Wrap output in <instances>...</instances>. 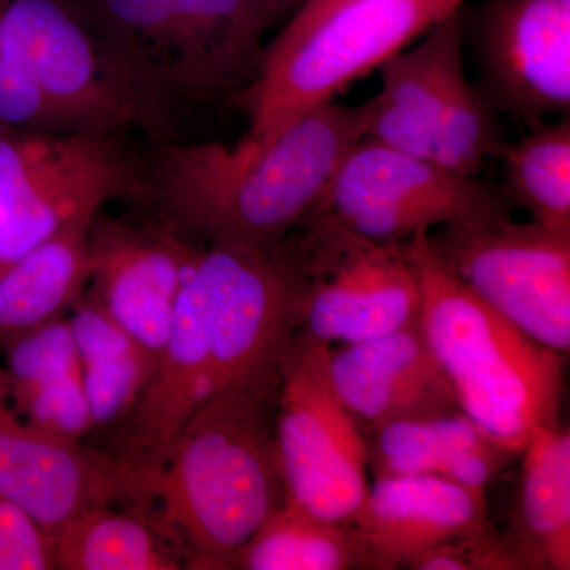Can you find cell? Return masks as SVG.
Instances as JSON below:
<instances>
[{"mask_svg": "<svg viewBox=\"0 0 570 570\" xmlns=\"http://www.w3.org/2000/svg\"><path fill=\"white\" fill-rule=\"evenodd\" d=\"M88 291L119 325L154 355L159 354L198 247L164 224L94 217Z\"/></svg>", "mask_w": 570, "mask_h": 570, "instance_id": "obj_16", "label": "cell"}, {"mask_svg": "<svg viewBox=\"0 0 570 570\" xmlns=\"http://www.w3.org/2000/svg\"><path fill=\"white\" fill-rule=\"evenodd\" d=\"M356 2L360 0H305L276 39L266 45L265 59L279 58L291 51L340 11Z\"/></svg>", "mask_w": 570, "mask_h": 570, "instance_id": "obj_31", "label": "cell"}, {"mask_svg": "<svg viewBox=\"0 0 570 570\" xmlns=\"http://www.w3.org/2000/svg\"><path fill=\"white\" fill-rule=\"evenodd\" d=\"M478 88L530 127L570 111V0H485L469 24Z\"/></svg>", "mask_w": 570, "mask_h": 570, "instance_id": "obj_14", "label": "cell"}, {"mask_svg": "<svg viewBox=\"0 0 570 570\" xmlns=\"http://www.w3.org/2000/svg\"><path fill=\"white\" fill-rule=\"evenodd\" d=\"M348 524L365 543L374 570H392L491 523L487 493L438 475H401L374 479Z\"/></svg>", "mask_w": 570, "mask_h": 570, "instance_id": "obj_19", "label": "cell"}, {"mask_svg": "<svg viewBox=\"0 0 570 570\" xmlns=\"http://www.w3.org/2000/svg\"><path fill=\"white\" fill-rule=\"evenodd\" d=\"M412 570H527L505 535L493 527L445 540L404 562Z\"/></svg>", "mask_w": 570, "mask_h": 570, "instance_id": "obj_28", "label": "cell"}, {"mask_svg": "<svg viewBox=\"0 0 570 570\" xmlns=\"http://www.w3.org/2000/svg\"><path fill=\"white\" fill-rule=\"evenodd\" d=\"M295 264L294 336L347 344L420 316L417 279L401 245L374 242L314 206L287 235Z\"/></svg>", "mask_w": 570, "mask_h": 570, "instance_id": "obj_7", "label": "cell"}, {"mask_svg": "<svg viewBox=\"0 0 570 570\" xmlns=\"http://www.w3.org/2000/svg\"><path fill=\"white\" fill-rule=\"evenodd\" d=\"M422 298L428 341L461 412L521 456L540 426H560L566 355L480 299L434 253L428 232L400 243Z\"/></svg>", "mask_w": 570, "mask_h": 570, "instance_id": "obj_3", "label": "cell"}, {"mask_svg": "<svg viewBox=\"0 0 570 570\" xmlns=\"http://www.w3.org/2000/svg\"><path fill=\"white\" fill-rule=\"evenodd\" d=\"M356 234L400 245L444 225L510 219L504 190L362 138L337 165L316 205Z\"/></svg>", "mask_w": 570, "mask_h": 570, "instance_id": "obj_9", "label": "cell"}, {"mask_svg": "<svg viewBox=\"0 0 570 570\" xmlns=\"http://www.w3.org/2000/svg\"><path fill=\"white\" fill-rule=\"evenodd\" d=\"M502 159L504 193L523 206L532 220L570 230V118L530 127L521 140L505 142Z\"/></svg>", "mask_w": 570, "mask_h": 570, "instance_id": "obj_27", "label": "cell"}, {"mask_svg": "<svg viewBox=\"0 0 570 570\" xmlns=\"http://www.w3.org/2000/svg\"><path fill=\"white\" fill-rule=\"evenodd\" d=\"M52 540L58 570L189 569L183 547L154 505L89 510Z\"/></svg>", "mask_w": 570, "mask_h": 570, "instance_id": "obj_24", "label": "cell"}, {"mask_svg": "<svg viewBox=\"0 0 570 570\" xmlns=\"http://www.w3.org/2000/svg\"><path fill=\"white\" fill-rule=\"evenodd\" d=\"M284 352L206 397L146 478L189 569L230 570L287 499L276 442Z\"/></svg>", "mask_w": 570, "mask_h": 570, "instance_id": "obj_2", "label": "cell"}, {"mask_svg": "<svg viewBox=\"0 0 570 570\" xmlns=\"http://www.w3.org/2000/svg\"><path fill=\"white\" fill-rule=\"evenodd\" d=\"M0 348L11 404L26 422L69 441L91 436V407L67 314L11 337Z\"/></svg>", "mask_w": 570, "mask_h": 570, "instance_id": "obj_21", "label": "cell"}, {"mask_svg": "<svg viewBox=\"0 0 570 570\" xmlns=\"http://www.w3.org/2000/svg\"><path fill=\"white\" fill-rule=\"evenodd\" d=\"M374 569L365 543L348 521L314 515L285 499L250 535L230 570Z\"/></svg>", "mask_w": 570, "mask_h": 570, "instance_id": "obj_26", "label": "cell"}, {"mask_svg": "<svg viewBox=\"0 0 570 570\" xmlns=\"http://www.w3.org/2000/svg\"><path fill=\"white\" fill-rule=\"evenodd\" d=\"M362 428V426H360ZM374 479L438 475L487 493L517 459L464 412L362 428Z\"/></svg>", "mask_w": 570, "mask_h": 570, "instance_id": "obj_20", "label": "cell"}, {"mask_svg": "<svg viewBox=\"0 0 570 570\" xmlns=\"http://www.w3.org/2000/svg\"><path fill=\"white\" fill-rule=\"evenodd\" d=\"M208 307L209 395L285 351L294 336L295 264L275 246L208 243L198 250Z\"/></svg>", "mask_w": 570, "mask_h": 570, "instance_id": "obj_13", "label": "cell"}, {"mask_svg": "<svg viewBox=\"0 0 570 570\" xmlns=\"http://www.w3.org/2000/svg\"><path fill=\"white\" fill-rule=\"evenodd\" d=\"M453 275L528 335L570 348V230L510 219L444 225L428 232Z\"/></svg>", "mask_w": 570, "mask_h": 570, "instance_id": "obj_11", "label": "cell"}, {"mask_svg": "<svg viewBox=\"0 0 570 570\" xmlns=\"http://www.w3.org/2000/svg\"><path fill=\"white\" fill-rule=\"evenodd\" d=\"M0 45L70 129L137 127L167 141L174 112L142 91L67 0H0Z\"/></svg>", "mask_w": 570, "mask_h": 570, "instance_id": "obj_6", "label": "cell"}, {"mask_svg": "<svg viewBox=\"0 0 570 570\" xmlns=\"http://www.w3.org/2000/svg\"><path fill=\"white\" fill-rule=\"evenodd\" d=\"M326 344L292 336L281 362L276 442L288 501L348 521L365 501L362 428L333 389Z\"/></svg>", "mask_w": 570, "mask_h": 570, "instance_id": "obj_10", "label": "cell"}, {"mask_svg": "<svg viewBox=\"0 0 570 570\" xmlns=\"http://www.w3.org/2000/svg\"><path fill=\"white\" fill-rule=\"evenodd\" d=\"M197 255L184 276L151 377L126 419L110 431L105 449L141 469L146 478L163 466L176 438L209 396L208 307Z\"/></svg>", "mask_w": 570, "mask_h": 570, "instance_id": "obj_17", "label": "cell"}, {"mask_svg": "<svg viewBox=\"0 0 570 570\" xmlns=\"http://www.w3.org/2000/svg\"><path fill=\"white\" fill-rule=\"evenodd\" d=\"M464 0H360L279 58L265 59L257 80L232 96L249 118L247 135L269 138L318 104L335 100L411 41L425 36Z\"/></svg>", "mask_w": 570, "mask_h": 570, "instance_id": "obj_8", "label": "cell"}, {"mask_svg": "<svg viewBox=\"0 0 570 570\" xmlns=\"http://www.w3.org/2000/svg\"><path fill=\"white\" fill-rule=\"evenodd\" d=\"M326 367L362 428L461 411L420 316L385 335L326 347Z\"/></svg>", "mask_w": 570, "mask_h": 570, "instance_id": "obj_18", "label": "cell"}, {"mask_svg": "<svg viewBox=\"0 0 570 570\" xmlns=\"http://www.w3.org/2000/svg\"><path fill=\"white\" fill-rule=\"evenodd\" d=\"M50 569H56L55 540L0 494V570Z\"/></svg>", "mask_w": 570, "mask_h": 570, "instance_id": "obj_30", "label": "cell"}, {"mask_svg": "<svg viewBox=\"0 0 570 570\" xmlns=\"http://www.w3.org/2000/svg\"><path fill=\"white\" fill-rule=\"evenodd\" d=\"M142 91L176 105L230 99L257 80L269 28L257 0H67Z\"/></svg>", "mask_w": 570, "mask_h": 570, "instance_id": "obj_4", "label": "cell"}, {"mask_svg": "<svg viewBox=\"0 0 570 570\" xmlns=\"http://www.w3.org/2000/svg\"><path fill=\"white\" fill-rule=\"evenodd\" d=\"M146 160L97 130L0 127V269L111 200H146Z\"/></svg>", "mask_w": 570, "mask_h": 570, "instance_id": "obj_5", "label": "cell"}, {"mask_svg": "<svg viewBox=\"0 0 570 570\" xmlns=\"http://www.w3.org/2000/svg\"><path fill=\"white\" fill-rule=\"evenodd\" d=\"M94 433H110L137 403L156 366V355L130 336L91 292L70 307Z\"/></svg>", "mask_w": 570, "mask_h": 570, "instance_id": "obj_25", "label": "cell"}, {"mask_svg": "<svg viewBox=\"0 0 570 570\" xmlns=\"http://www.w3.org/2000/svg\"><path fill=\"white\" fill-rule=\"evenodd\" d=\"M521 456L519 497L505 538L527 570H569V428H538Z\"/></svg>", "mask_w": 570, "mask_h": 570, "instance_id": "obj_23", "label": "cell"}, {"mask_svg": "<svg viewBox=\"0 0 570 570\" xmlns=\"http://www.w3.org/2000/svg\"><path fill=\"white\" fill-rule=\"evenodd\" d=\"M0 494L55 539L71 520L107 505H153L146 474L105 449L52 436L11 404L0 366Z\"/></svg>", "mask_w": 570, "mask_h": 570, "instance_id": "obj_12", "label": "cell"}, {"mask_svg": "<svg viewBox=\"0 0 570 570\" xmlns=\"http://www.w3.org/2000/svg\"><path fill=\"white\" fill-rule=\"evenodd\" d=\"M0 127L28 130H73L0 45Z\"/></svg>", "mask_w": 570, "mask_h": 570, "instance_id": "obj_29", "label": "cell"}, {"mask_svg": "<svg viewBox=\"0 0 570 570\" xmlns=\"http://www.w3.org/2000/svg\"><path fill=\"white\" fill-rule=\"evenodd\" d=\"M373 97L318 104L269 138L236 145L160 141L146 160V200L178 234L275 246L321 200L337 165L366 137Z\"/></svg>", "mask_w": 570, "mask_h": 570, "instance_id": "obj_1", "label": "cell"}, {"mask_svg": "<svg viewBox=\"0 0 570 570\" xmlns=\"http://www.w3.org/2000/svg\"><path fill=\"white\" fill-rule=\"evenodd\" d=\"M257 2L261 3L269 24H273L288 11L298 9L305 0H257Z\"/></svg>", "mask_w": 570, "mask_h": 570, "instance_id": "obj_32", "label": "cell"}, {"mask_svg": "<svg viewBox=\"0 0 570 570\" xmlns=\"http://www.w3.org/2000/svg\"><path fill=\"white\" fill-rule=\"evenodd\" d=\"M94 217L66 225L0 269V347L11 337L66 316L88 291Z\"/></svg>", "mask_w": 570, "mask_h": 570, "instance_id": "obj_22", "label": "cell"}, {"mask_svg": "<svg viewBox=\"0 0 570 570\" xmlns=\"http://www.w3.org/2000/svg\"><path fill=\"white\" fill-rule=\"evenodd\" d=\"M464 17L450 14L425 39L377 67L382 89L373 97L366 138L434 163L439 142L474 121L480 96L463 63Z\"/></svg>", "mask_w": 570, "mask_h": 570, "instance_id": "obj_15", "label": "cell"}]
</instances>
